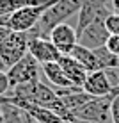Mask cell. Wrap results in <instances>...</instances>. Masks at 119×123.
I'll list each match as a JSON object with an SVG mask.
<instances>
[{"mask_svg":"<svg viewBox=\"0 0 119 123\" xmlns=\"http://www.w3.org/2000/svg\"><path fill=\"white\" fill-rule=\"evenodd\" d=\"M80 6H82V0H55L52 6L41 14L37 25L28 32L34 34V36L48 37L50 31H52L55 25L66 22V18H69L71 14L78 12Z\"/></svg>","mask_w":119,"mask_h":123,"instance_id":"6da1fadb","label":"cell"},{"mask_svg":"<svg viewBox=\"0 0 119 123\" xmlns=\"http://www.w3.org/2000/svg\"><path fill=\"white\" fill-rule=\"evenodd\" d=\"M53 2L55 0H50V2H46V4H36V6L20 7L18 11L11 12V14L2 16V18H0V25L11 29V31H16V32H28L37 25L41 14H43Z\"/></svg>","mask_w":119,"mask_h":123,"instance_id":"7a4b0ae2","label":"cell"},{"mask_svg":"<svg viewBox=\"0 0 119 123\" xmlns=\"http://www.w3.org/2000/svg\"><path fill=\"white\" fill-rule=\"evenodd\" d=\"M119 89L108 93L105 96H94L92 100H89L87 104H84L82 107H78L73 111V116L76 120L84 121H94V123H112L110 120V104L112 98Z\"/></svg>","mask_w":119,"mask_h":123,"instance_id":"3957f363","label":"cell"},{"mask_svg":"<svg viewBox=\"0 0 119 123\" xmlns=\"http://www.w3.org/2000/svg\"><path fill=\"white\" fill-rule=\"evenodd\" d=\"M28 39H30V32L11 31L9 36L0 43V57L7 68L18 62L28 52Z\"/></svg>","mask_w":119,"mask_h":123,"instance_id":"277c9868","label":"cell"},{"mask_svg":"<svg viewBox=\"0 0 119 123\" xmlns=\"http://www.w3.org/2000/svg\"><path fill=\"white\" fill-rule=\"evenodd\" d=\"M39 71H41V64L27 52L18 62H14L12 66L7 68L6 73H7V79H9L11 89H12L14 86H20V84L39 80Z\"/></svg>","mask_w":119,"mask_h":123,"instance_id":"5b68a950","label":"cell"},{"mask_svg":"<svg viewBox=\"0 0 119 123\" xmlns=\"http://www.w3.org/2000/svg\"><path fill=\"white\" fill-rule=\"evenodd\" d=\"M112 12V6L108 0H82V6L78 9V25H76V36L87 27L89 23L96 20H105Z\"/></svg>","mask_w":119,"mask_h":123,"instance_id":"8992f818","label":"cell"},{"mask_svg":"<svg viewBox=\"0 0 119 123\" xmlns=\"http://www.w3.org/2000/svg\"><path fill=\"white\" fill-rule=\"evenodd\" d=\"M28 54L36 59L39 64L45 62H57L59 57L62 55L57 50L50 37H43V36H34L30 34V39H28Z\"/></svg>","mask_w":119,"mask_h":123,"instance_id":"52a82bcc","label":"cell"},{"mask_svg":"<svg viewBox=\"0 0 119 123\" xmlns=\"http://www.w3.org/2000/svg\"><path fill=\"white\" fill-rule=\"evenodd\" d=\"M108 31L105 27V20H96V22L89 23L82 32L76 36V43L85 46V48H100V46H105L108 39Z\"/></svg>","mask_w":119,"mask_h":123,"instance_id":"ba28073f","label":"cell"},{"mask_svg":"<svg viewBox=\"0 0 119 123\" xmlns=\"http://www.w3.org/2000/svg\"><path fill=\"white\" fill-rule=\"evenodd\" d=\"M50 41L57 46V50L62 54V55H66V54H69L71 50H73V46L76 45V32L73 27H69L68 23H59L55 25V27L50 31L48 34Z\"/></svg>","mask_w":119,"mask_h":123,"instance_id":"9c48e42d","label":"cell"},{"mask_svg":"<svg viewBox=\"0 0 119 123\" xmlns=\"http://www.w3.org/2000/svg\"><path fill=\"white\" fill-rule=\"evenodd\" d=\"M82 89L89 93L92 96H105L108 93L116 91L110 84V80L105 73V70H96V71H89L85 82L82 84Z\"/></svg>","mask_w":119,"mask_h":123,"instance_id":"30bf717a","label":"cell"},{"mask_svg":"<svg viewBox=\"0 0 119 123\" xmlns=\"http://www.w3.org/2000/svg\"><path fill=\"white\" fill-rule=\"evenodd\" d=\"M57 62H59V66L62 68V71H64V75L68 77V80H69V82L73 84V86L82 87V84L85 82L87 73H89L85 68L80 64V62L76 61V59L71 57L69 54H66V55H61Z\"/></svg>","mask_w":119,"mask_h":123,"instance_id":"8fae6325","label":"cell"},{"mask_svg":"<svg viewBox=\"0 0 119 123\" xmlns=\"http://www.w3.org/2000/svg\"><path fill=\"white\" fill-rule=\"evenodd\" d=\"M41 71L45 73V77L48 79V82L52 84L53 89L55 87H59V89H62V87H73V84L64 75L62 68L59 66V62H45V64H41Z\"/></svg>","mask_w":119,"mask_h":123,"instance_id":"7c38bea8","label":"cell"},{"mask_svg":"<svg viewBox=\"0 0 119 123\" xmlns=\"http://www.w3.org/2000/svg\"><path fill=\"white\" fill-rule=\"evenodd\" d=\"M0 109L4 114V123H34V120L27 111L20 109L14 104H9L7 100L0 104Z\"/></svg>","mask_w":119,"mask_h":123,"instance_id":"4fadbf2b","label":"cell"},{"mask_svg":"<svg viewBox=\"0 0 119 123\" xmlns=\"http://www.w3.org/2000/svg\"><path fill=\"white\" fill-rule=\"evenodd\" d=\"M69 55L73 57V59H76V61L85 68L87 71H96L98 70L96 55H94V52H92L91 48H85V46H82V45L76 43L73 46V50L69 52Z\"/></svg>","mask_w":119,"mask_h":123,"instance_id":"5bb4252c","label":"cell"},{"mask_svg":"<svg viewBox=\"0 0 119 123\" xmlns=\"http://www.w3.org/2000/svg\"><path fill=\"white\" fill-rule=\"evenodd\" d=\"M59 98L62 100V104L66 105L68 111H71V114H73V111H76L78 107H82L84 104H87V102L92 100L94 96L89 95V93H85L82 87H80V89L71 91V93H68V95H64V96H59Z\"/></svg>","mask_w":119,"mask_h":123,"instance_id":"9a60e30c","label":"cell"},{"mask_svg":"<svg viewBox=\"0 0 119 123\" xmlns=\"http://www.w3.org/2000/svg\"><path fill=\"white\" fill-rule=\"evenodd\" d=\"M92 52H94V55H96L98 70H108V68H117V66H119V57L114 55L107 46L94 48Z\"/></svg>","mask_w":119,"mask_h":123,"instance_id":"2e32d148","label":"cell"},{"mask_svg":"<svg viewBox=\"0 0 119 123\" xmlns=\"http://www.w3.org/2000/svg\"><path fill=\"white\" fill-rule=\"evenodd\" d=\"M46 2H50V0H0V18L18 11L20 7L36 6V4H46Z\"/></svg>","mask_w":119,"mask_h":123,"instance_id":"e0dca14e","label":"cell"},{"mask_svg":"<svg viewBox=\"0 0 119 123\" xmlns=\"http://www.w3.org/2000/svg\"><path fill=\"white\" fill-rule=\"evenodd\" d=\"M105 27H107L108 34H119V14L117 12H110L105 18Z\"/></svg>","mask_w":119,"mask_h":123,"instance_id":"ac0fdd59","label":"cell"},{"mask_svg":"<svg viewBox=\"0 0 119 123\" xmlns=\"http://www.w3.org/2000/svg\"><path fill=\"white\" fill-rule=\"evenodd\" d=\"M110 120L112 123H119V91L114 95L112 104H110Z\"/></svg>","mask_w":119,"mask_h":123,"instance_id":"d6986e66","label":"cell"},{"mask_svg":"<svg viewBox=\"0 0 119 123\" xmlns=\"http://www.w3.org/2000/svg\"><path fill=\"white\" fill-rule=\"evenodd\" d=\"M105 46H107L114 55L119 57V34H110L108 39H107V43H105Z\"/></svg>","mask_w":119,"mask_h":123,"instance_id":"ffe728a7","label":"cell"},{"mask_svg":"<svg viewBox=\"0 0 119 123\" xmlns=\"http://www.w3.org/2000/svg\"><path fill=\"white\" fill-rule=\"evenodd\" d=\"M9 89H11V84H9V79H7V73L0 71V96H6Z\"/></svg>","mask_w":119,"mask_h":123,"instance_id":"44dd1931","label":"cell"},{"mask_svg":"<svg viewBox=\"0 0 119 123\" xmlns=\"http://www.w3.org/2000/svg\"><path fill=\"white\" fill-rule=\"evenodd\" d=\"M9 32H11V29H7V27H4V25H0V43H2V41L6 39L7 36H9Z\"/></svg>","mask_w":119,"mask_h":123,"instance_id":"7402d4cb","label":"cell"},{"mask_svg":"<svg viewBox=\"0 0 119 123\" xmlns=\"http://www.w3.org/2000/svg\"><path fill=\"white\" fill-rule=\"evenodd\" d=\"M112 11L119 14V0H112Z\"/></svg>","mask_w":119,"mask_h":123,"instance_id":"603a6c76","label":"cell"},{"mask_svg":"<svg viewBox=\"0 0 119 123\" xmlns=\"http://www.w3.org/2000/svg\"><path fill=\"white\" fill-rule=\"evenodd\" d=\"M0 71H7V66H6V62L2 61V57H0Z\"/></svg>","mask_w":119,"mask_h":123,"instance_id":"cb8c5ba5","label":"cell"},{"mask_svg":"<svg viewBox=\"0 0 119 123\" xmlns=\"http://www.w3.org/2000/svg\"><path fill=\"white\" fill-rule=\"evenodd\" d=\"M73 123H94V121H84V120H76V118H75Z\"/></svg>","mask_w":119,"mask_h":123,"instance_id":"d4e9b609","label":"cell"}]
</instances>
